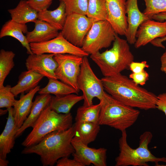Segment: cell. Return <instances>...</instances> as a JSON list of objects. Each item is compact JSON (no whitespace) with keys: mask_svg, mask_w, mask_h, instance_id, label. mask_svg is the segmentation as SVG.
<instances>
[{"mask_svg":"<svg viewBox=\"0 0 166 166\" xmlns=\"http://www.w3.org/2000/svg\"><path fill=\"white\" fill-rule=\"evenodd\" d=\"M101 80L106 92L122 103L145 110L156 108L157 96L127 76L120 73Z\"/></svg>","mask_w":166,"mask_h":166,"instance_id":"6da1fadb","label":"cell"},{"mask_svg":"<svg viewBox=\"0 0 166 166\" xmlns=\"http://www.w3.org/2000/svg\"><path fill=\"white\" fill-rule=\"evenodd\" d=\"M74 135L73 125L64 131H55L46 135L38 144L26 147L22 154L39 156L43 166H53L60 159L69 157L74 152L71 140Z\"/></svg>","mask_w":166,"mask_h":166,"instance_id":"7a4b0ae2","label":"cell"},{"mask_svg":"<svg viewBox=\"0 0 166 166\" xmlns=\"http://www.w3.org/2000/svg\"><path fill=\"white\" fill-rule=\"evenodd\" d=\"M126 40L117 34L112 47L109 49L91 54L90 58L98 66L104 77L116 75L128 69L134 57Z\"/></svg>","mask_w":166,"mask_h":166,"instance_id":"3957f363","label":"cell"},{"mask_svg":"<svg viewBox=\"0 0 166 166\" xmlns=\"http://www.w3.org/2000/svg\"><path fill=\"white\" fill-rule=\"evenodd\" d=\"M119 140L120 152L115 158V166H148V163L153 162L159 166L160 162L166 163V157H158L153 155L148 149V145L152 139V135L149 131H145L140 137L139 147L136 149L128 144L126 130L121 132Z\"/></svg>","mask_w":166,"mask_h":166,"instance_id":"277c9868","label":"cell"},{"mask_svg":"<svg viewBox=\"0 0 166 166\" xmlns=\"http://www.w3.org/2000/svg\"><path fill=\"white\" fill-rule=\"evenodd\" d=\"M101 103L99 124L118 129L121 132L136 122L140 111L113 98L106 92Z\"/></svg>","mask_w":166,"mask_h":166,"instance_id":"5b68a950","label":"cell"},{"mask_svg":"<svg viewBox=\"0 0 166 166\" xmlns=\"http://www.w3.org/2000/svg\"><path fill=\"white\" fill-rule=\"evenodd\" d=\"M70 113H58L48 106L42 111L33 127V129L22 143L29 147L38 143L46 135L55 131H64L73 125Z\"/></svg>","mask_w":166,"mask_h":166,"instance_id":"8992f818","label":"cell"},{"mask_svg":"<svg viewBox=\"0 0 166 166\" xmlns=\"http://www.w3.org/2000/svg\"><path fill=\"white\" fill-rule=\"evenodd\" d=\"M77 84L79 89L82 92L83 105L85 106L93 105L95 97L101 101L106 92L101 79L98 78L94 73L86 56L83 57Z\"/></svg>","mask_w":166,"mask_h":166,"instance_id":"52a82bcc","label":"cell"},{"mask_svg":"<svg viewBox=\"0 0 166 166\" xmlns=\"http://www.w3.org/2000/svg\"><path fill=\"white\" fill-rule=\"evenodd\" d=\"M116 34L107 20L95 21L86 36L81 48L89 54L95 53L109 47Z\"/></svg>","mask_w":166,"mask_h":166,"instance_id":"ba28073f","label":"cell"},{"mask_svg":"<svg viewBox=\"0 0 166 166\" xmlns=\"http://www.w3.org/2000/svg\"><path fill=\"white\" fill-rule=\"evenodd\" d=\"M95 22L86 15L72 14L67 15L60 32L68 41L75 46L81 48L86 36Z\"/></svg>","mask_w":166,"mask_h":166,"instance_id":"9c48e42d","label":"cell"},{"mask_svg":"<svg viewBox=\"0 0 166 166\" xmlns=\"http://www.w3.org/2000/svg\"><path fill=\"white\" fill-rule=\"evenodd\" d=\"M54 58L57 64L55 71L57 79L79 92L77 80L83 57L69 54H55Z\"/></svg>","mask_w":166,"mask_h":166,"instance_id":"30bf717a","label":"cell"},{"mask_svg":"<svg viewBox=\"0 0 166 166\" xmlns=\"http://www.w3.org/2000/svg\"><path fill=\"white\" fill-rule=\"evenodd\" d=\"M30 46L34 54H69L82 57H88L89 55L81 48L75 46L68 41L61 32L53 39L42 42L30 43Z\"/></svg>","mask_w":166,"mask_h":166,"instance_id":"8fae6325","label":"cell"},{"mask_svg":"<svg viewBox=\"0 0 166 166\" xmlns=\"http://www.w3.org/2000/svg\"><path fill=\"white\" fill-rule=\"evenodd\" d=\"M71 143L74 148L73 158L84 166L93 164L95 166H106L107 150L104 148H91L81 142L73 139Z\"/></svg>","mask_w":166,"mask_h":166,"instance_id":"7c38bea8","label":"cell"},{"mask_svg":"<svg viewBox=\"0 0 166 166\" xmlns=\"http://www.w3.org/2000/svg\"><path fill=\"white\" fill-rule=\"evenodd\" d=\"M107 20L118 34L125 36L128 28L126 0H105Z\"/></svg>","mask_w":166,"mask_h":166,"instance_id":"4fadbf2b","label":"cell"},{"mask_svg":"<svg viewBox=\"0 0 166 166\" xmlns=\"http://www.w3.org/2000/svg\"><path fill=\"white\" fill-rule=\"evenodd\" d=\"M54 55L52 53L29 55L26 59V66L27 70L36 72L49 79H57L55 74L57 64L54 59Z\"/></svg>","mask_w":166,"mask_h":166,"instance_id":"5bb4252c","label":"cell"},{"mask_svg":"<svg viewBox=\"0 0 166 166\" xmlns=\"http://www.w3.org/2000/svg\"><path fill=\"white\" fill-rule=\"evenodd\" d=\"M149 19L139 26L136 34L135 47L138 48L157 38L166 36V21L160 22Z\"/></svg>","mask_w":166,"mask_h":166,"instance_id":"9a60e30c","label":"cell"},{"mask_svg":"<svg viewBox=\"0 0 166 166\" xmlns=\"http://www.w3.org/2000/svg\"><path fill=\"white\" fill-rule=\"evenodd\" d=\"M126 0L128 28L125 36L129 44H134L139 26L144 22L150 19L140 11L138 5V0Z\"/></svg>","mask_w":166,"mask_h":166,"instance_id":"2e32d148","label":"cell"},{"mask_svg":"<svg viewBox=\"0 0 166 166\" xmlns=\"http://www.w3.org/2000/svg\"><path fill=\"white\" fill-rule=\"evenodd\" d=\"M8 117L4 129L0 135V158L6 159L15 144V139L19 129L15 124L12 107L7 109Z\"/></svg>","mask_w":166,"mask_h":166,"instance_id":"e0dca14e","label":"cell"},{"mask_svg":"<svg viewBox=\"0 0 166 166\" xmlns=\"http://www.w3.org/2000/svg\"><path fill=\"white\" fill-rule=\"evenodd\" d=\"M40 89V86L38 85L26 94L22 95L19 100H15L13 107V114L15 124L19 128L29 115L33 103V98Z\"/></svg>","mask_w":166,"mask_h":166,"instance_id":"ac0fdd59","label":"cell"},{"mask_svg":"<svg viewBox=\"0 0 166 166\" xmlns=\"http://www.w3.org/2000/svg\"><path fill=\"white\" fill-rule=\"evenodd\" d=\"M52 97L48 94H41L36 97L30 113L22 126L18 129L16 138L21 135L27 128L33 127L42 111L49 105Z\"/></svg>","mask_w":166,"mask_h":166,"instance_id":"d6986e66","label":"cell"},{"mask_svg":"<svg viewBox=\"0 0 166 166\" xmlns=\"http://www.w3.org/2000/svg\"><path fill=\"white\" fill-rule=\"evenodd\" d=\"M34 23V30L26 34L30 44L46 42L55 38L59 34L58 30L45 21L38 19Z\"/></svg>","mask_w":166,"mask_h":166,"instance_id":"ffe728a7","label":"cell"},{"mask_svg":"<svg viewBox=\"0 0 166 166\" xmlns=\"http://www.w3.org/2000/svg\"><path fill=\"white\" fill-rule=\"evenodd\" d=\"M28 32L26 24L18 23L11 19L6 22L2 26L0 32V38L10 36L15 38L26 49L27 54H32L33 53L31 50L30 44L26 36L24 35V34H26Z\"/></svg>","mask_w":166,"mask_h":166,"instance_id":"44dd1931","label":"cell"},{"mask_svg":"<svg viewBox=\"0 0 166 166\" xmlns=\"http://www.w3.org/2000/svg\"><path fill=\"white\" fill-rule=\"evenodd\" d=\"M73 125L74 131L73 139L87 145L95 140L100 130L99 123L75 122Z\"/></svg>","mask_w":166,"mask_h":166,"instance_id":"7402d4cb","label":"cell"},{"mask_svg":"<svg viewBox=\"0 0 166 166\" xmlns=\"http://www.w3.org/2000/svg\"><path fill=\"white\" fill-rule=\"evenodd\" d=\"M8 11L11 19L18 23H35L38 19V11L30 6L27 0H21L15 7Z\"/></svg>","mask_w":166,"mask_h":166,"instance_id":"603a6c76","label":"cell"},{"mask_svg":"<svg viewBox=\"0 0 166 166\" xmlns=\"http://www.w3.org/2000/svg\"><path fill=\"white\" fill-rule=\"evenodd\" d=\"M44 77L41 74L31 70L21 73L18 77L17 84L11 88V91L15 96L28 92L37 86Z\"/></svg>","mask_w":166,"mask_h":166,"instance_id":"cb8c5ba5","label":"cell"},{"mask_svg":"<svg viewBox=\"0 0 166 166\" xmlns=\"http://www.w3.org/2000/svg\"><path fill=\"white\" fill-rule=\"evenodd\" d=\"M67 15L64 3L60 2L58 6L53 10L46 9L38 13V19L45 21L58 30H61L65 25Z\"/></svg>","mask_w":166,"mask_h":166,"instance_id":"d4e9b609","label":"cell"},{"mask_svg":"<svg viewBox=\"0 0 166 166\" xmlns=\"http://www.w3.org/2000/svg\"><path fill=\"white\" fill-rule=\"evenodd\" d=\"M83 99L82 95L74 93L52 96L49 106L51 109L57 113L66 114L70 113L74 105Z\"/></svg>","mask_w":166,"mask_h":166,"instance_id":"484cf974","label":"cell"},{"mask_svg":"<svg viewBox=\"0 0 166 166\" xmlns=\"http://www.w3.org/2000/svg\"><path fill=\"white\" fill-rule=\"evenodd\" d=\"M78 92L69 85L59 81L58 79H50L44 87L40 89L39 94H53L55 96H61L71 93L77 94Z\"/></svg>","mask_w":166,"mask_h":166,"instance_id":"4316f807","label":"cell"},{"mask_svg":"<svg viewBox=\"0 0 166 166\" xmlns=\"http://www.w3.org/2000/svg\"><path fill=\"white\" fill-rule=\"evenodd\" d=\"M101 106L100 102L89 106L83 105L77 110L75 122H88L99 123Z\"/></svg>","mask_w":166,"mask_h":166,"instance_id":"83f0119b","label":"cell"},{"mask_svg":"<svg viewBox=\"0 0 166 166\" xmlns=\"http://www.w3.org/2000/svg\"><path fill=\"white\" fill-rule=\"evenodd\" d=\"M15 56L12 51H0V87L4 85L5 79L14 66Z\"/></svg>","mask_w":166,"mask_h":166,"instance_id":"f1b7e54d","label":"cell"},{"mask_svg":"<svg viewBox=\"0 0 166 166\" xmlns=\"http://www.w3.org/2000/svg\"><path fill=\"white\" fill-rule=\"evenodd\" d=\"M88 17L95 21L107 20V12L105 0H88Z\"/></svg>","mask_w":166,"mask_h":166,"instance_id":"f546056e","label":"cell"},{"mask_svg":"<svg viewBox=\"0 0 166 166\" xmlns=\"http://www.w3.org/2000/svg\"><path fill=\"white\" fill-rule=\"evenodd\" d=\"M58 0L64 3L67 15L73 13L87 15L88 0Z\"/></svg>","mask_w":166,"mask_h":166,"instance_id":"4dcf8cb0","label":"cell"},{"mask_svg":"<svg viewBox=\"0 0 166 166\" xmlns=\"http://www.w3.org/2000/svg\"><path fill=\"white\" fill-rule=\"evenodd\" d=\"M146 8L143 13L151 19L154 15L166 12V0H144Z\"/></svg>","mask_w":166,"mask_h":166,"instance_id":"1f68e13d","label":"cell"},{"mask_svg":"<svg viewBox=\"0 0 166 166\" xmlns=\"http://www.w3.org/2000/svg\"><path fill=\"white\" fill-rule=\"evenodd\" d=\"M11 87L7 85L0 87V108L7 109L13 107L15 96L11 91Z\"/></svg>","mask_w":166,"mask_h":166,"instance_id":"d6a6232c","label":"cell"},{"mask_svg":"<svg viewBox=\"0 0 166 166\" xmlns=\"http://www.w3.org/2000/svg\"><path fill=\"white\" fill-rule=\"evenodd\" d=\"M53 0H27L28 4L32 8L40 12L48 9Z\"/></svg>","mask_w":166,"mask_h":166,"instance_id":"836d02e7","label":"cell"},{"mask_svg":"<svg viewBox=\"0 0 166 166\" xmlns=\"http://www.w3.org/2000/svg\"><path fill=\"white\" fill-rule=\"evenodd\" d=\"M149 77L148 73L145 70L138 73H132L129 75V78L136 84L141 85L145 84Z\"/></svg>","mask_w":166,"mask_h":166,"instance_id":"e575fe53","label":"cell"},{"mask_svg":"<svg viewBox=\"0 0 166 166\" xmlns=\"http://www.w3.org/2000/svg\"><path fill=\"white\" fill-rule=\"evenodd\" d=\"M56 166H84L83 165L74 158L70 159L68 157H64L59 159Z\"/></svg>","mask_w":166,"mask_h":166,"instance_id":"d590c367","label":"cell"},{"mask_svg":"<svg viewBox=\"0 0 166 166\" xmlns=\"http://www.w3.org/2000/svg\"><path fill=\"white\" fill-rule=\"evenodd\" d=\"M149 67V65L146 61L141 62L133 61L130 64L129 69L132 71V73H138L142 72L145 68H148Z\"/></svg>","mask_w":166,"mask_h":166,"instance_id":"8d00e7d4","label":"cell"},{"mask_svg":"<svg viewBox=\"0 0 166 166\" xmlns=\"http://www.w3.org/2000/svg\"><path fill=\"white\" fill-rule=\"evenodd\" d=\"M156 108L164 112L166 116V92L157 96Z\"/></svg>","mask_w":166,"mask_h":166,"instance_id":"74e56055","label":"cell"},{"mask_svg":"<svg viewBox=\"0 0 166 166\" xmlns=\"http://www.w3.org/2000/svg\"><path fill=\"white\" fill-rule=\"evenodd\" d=\"M166 41V36L162 37L157 38L152 41L150 43L153 45L163 48H164V46L163 45L162 43Z\"/></svg>","mask_w":166,"mask_h":166,"instance_id":"f35d334b","label":"cell"},{"mask_svg":"<svg viewBox=\"0 0 166 166\" xmlns=\"http://www.w3.org/2000/svg\"><path fill=\"white\" fill-rule=\"evenodd\" d=\"M161 71L166 74V50L161 55L160 58Z\"/></svg>","mask_w":166,"mask_h":166,"instance_id":"ab89813d","label":"cell"},{"mask_svg":"<svg viewBox=\"0 0 166 166\" xmlns=\"http://www.w3.org/2000/svg\"><path fill=\"white\" fill-rule=\"evenodd\" d=\"M152 19L160 22L165 21H166V12L156 14L152 17Z\"/></svg>","mask_w":166,"mask_h":166,"instance_id":"60d3db41","label":"cell"},{"mask_svg":"<svg viewBox=\"0 0 166 166\" xmlns=\"http://www.w3.org/2000/svg\"><path fill=\"white\" fill-rule=\"evenodd\" d=\"M9 163V161L6 159H4L0 158V166H7Z\"/></svg>","mask_w":166,"mask_h":166,"instance_id":"b9f144b4","label":"cell"},{"mask_svg":"<svg viewBox=\"0 0 166 166\" xmlns=\"http://www.w3.org/2000/svg\"><path fill=\"white\" fill-rule=\"evenodd\" d=\"M7 112H8L7 109L5 110H3L2 109H0V116H2V115L5 114L6 113H7Z\"/></svg>","mask_w":166,"mask_h":166,"instance_id":"7bdbcfd3","label":"cell"}]
</instances>
